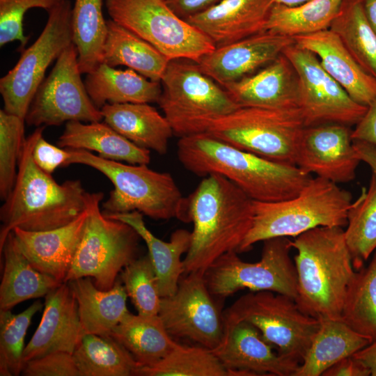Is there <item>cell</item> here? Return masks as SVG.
<instances>
[{
  "label": "cell",
  "instance_id": "cell-45",
  "mask_svg": "<svg viewBox=\"0 0 376 376\" xmlns=\"http://www.w3.org/2000/svg\"><path fill=\"white\" fill-rule=\"evenodd\" d=\"M25 376H81L72 353L54 352L24 363Z\"/></svg>",
  "mask_w": 376,
  "mask_h": 376
},
{
  "label": "cell",
  "instance_id": "cell-10",
  "mask_svg": "<svg viewBox=\"0 0 376 376\" xmlns=\"http://www.w3.org/2000/svg\"><path fill=\"white\" fill-rule=\"evenodd\" d=\"M110 19L152 45L170 60L198 63L215 48L212 42L177 15L166 0H106Z\"/></svg>",
  "mask_w": 376,
  "mask_h": 376
},
{
  "label": "cell",
  "instance_id": "cell-47",
  "mask_svg": "<svg viewBox=\"0 0 376 376\" xmlns=\"http://www.w3.org/2000/svg\"><path fill=\"white\" fill-rule=\"evenodd\" d=\"M352 140L362 141L376 146V97L368 106L367 110L352 130Z\"/></svg>",
  "mask_w": 376,
  "mask_h": 376
},
{
  "label": "cell",
  "instance_id": "cell-6",
  "mask_svg": "<svg viewBox=\"0 0 376 376\" xmlns=\"http://www.w3.org/2000/svg\"><path fill=\"white\" fill-rule=\"evenodd\" d=\"M351 194L326 179L312 178L295 196L279 201H253V224L239 253L258 242L278 237H295L319 226L347 224Z\"/></svg>",
  "mask_w": 376,
  "mask_h": 376
},
{
  "label": "cell",
  "instance_id": "cell-15",
  "mask_svg": "<svg viewBox=\"0 0 376 376\" xmlns=\"http://www.w3.org/2000/svg\"><path fill=\"white\" fill-rule=\"evenodd\" d=\"M78 52L71 43L56 60L37 89L25 117L29 126H59L65 122H98L101 111L89 97L81 77Z\"/></svg>",
  "mask_w": 376,
  "mask_h": 376
},
{
  "label": "cell",
  "instance_id": "cell-17",
  "mask_svg": "<svg viewBox=\"0 0 376 376\" xmlns=\"http://www.w3.org/2000/svg\"><path fill=\"white\" fill-rule=\"evenodd\" d=\"M224 318L222 339L211 350L230 376H295L300 363L274 352L256 327L245 320Z\"/></svg>",
  "mask_w": 376,
  "mask_h": 376
},
{
  "label": "cell",
  "instance_id": "cell-33",
  "mask_svg": "<svg viewBox=\"0 0 376 376\" xmlns=\"http://www.w3.org/2000/svg\"><path fill=\"white\" fill-rule=\"evenodd\" d=\"M109 335L132 354L140 366L160 361L178 343L158 315H134L130 312Z\"/></svg>",
  "mask_w": 376,
  "mask_h": 376
},
{
  "label": "cell",
  "instance_id": "cell-29",
  "mask_svg": "<svg viewBox=\"0 0 376 376\" xmlns=\"http://www.w3.org/2000/svg\"><path fill=\"white\" fill-rule=\"evenodd\" d=\"M93 104L101 109L105 104L157 102L162 85L131 69L120 70L104 63L86 74L84 81Z\"/></svg>",
  "mask_w": 376,
  "mask_h": 376
},
{
  "label": "cell",
  "instance_id": "cell-49",
  "mask_svg": "<svg viewBox=\"0 0 376 376\" xmlns=\"http://www.w3.org/2000/svg\"><path fill=\"white\" fill-rule=\"evenodd\" d=\"M175 13L183 19L196 15L221 0H166Z\"/></svg>",
  "mask_w": 376,
  "mask_h": 376
},
{
  "label": "cell",
  "instance_id": "cell-46",
  "mask_svg": "<svg viewBox=\"0 0 376 376\" xmlns=\"http://www.w3.org/2000/svg\"><path fill=\"white\" fill-rule=\"evenodd\" d=\"M70 155L68 149L50 143L44 139L43 134L37 140L32 152L36 165L49 174H52L60 166H67Z\"/></svg>",
  "mask_w": 376,
  "mask_h": 376
},
{
  "label": "cell",
  "instance_id": "cell-44",
  "mask_svg": "<svg viewBox=\"0 0 376 376\" xmlns=\"http://www.w3.org/2000/svg\"><path fill=\"white\" fill-rule=\"evenodd\" d=\"M65 0H0V46L19 41L20 50L26 45L29 36L24 33L23 20L32 8H42L47 13Z\"/></svg>",
  "mask_w": 376,
  "mask_h": 376
},
{
  "label": "cell",
  "instance_id": "cell-38",
  "mask_svg": "<svg viewBox=\"0 0 376 376\" xmlns=\"http://www.w3.org/2000/svg\"><path fill=\"white\" fill-rule=\"evenodd\" d=\"M340 318L370 343L376 340V250L369 265L354 272Z\"/></svg>",
  "mask_w": 376,
  "mask_h": 376
},
{
  "label": "cell",
  "instance_id": "cell-36",
  "mask_svg": "<svg viewBox=\"0 0 376 376\" xmlns=\"http://www.w3.org/2000/svg\"><path fill=\"white\" fill-rule=\"evenodd\" d=\"M71 24L72 42L78 52L80 70L87 74L102 63L107 33L102 0H75Z\"/></svg>",
  "mask_w": 376,
  "mask_h": 376
},
{
  "label": "cell",
  "instance_id": "cell-34",
  "mask_svg": "<svg viewBox=\"0 0 376 376\" xmlns=\"http://www.w3.org/2000/svg\"><path fill=\"white\" fill-rule=\"evenodd\" d=\"M72 356L81 376H133L140 367L110 335L83 334Z\"/></svg>",
  "mask_w": 376,
  "mask_h": 376
},
{
  "label": "cell",
  "instance_id": "cell-27",
  "mask_svg": "<svg viewBox=\"0 0 376 376\" xmlns=\"http://www.w3.org/2000/svg\"><path fill=\"white\" fill-rule=\"evenodd\" d=\"M68 283L77 301L83 334L109 335L130 313L127 307L128 296L119 281L107 290L98 288L90 277Z\"/></svg>",
  "mask_w": 376,
  "mask_h": 376
},
{
  "label": "cell",
  "instance_id": "cell-16",
  "mask_svg": "<svg viewBox=\"0 0 376 376\" xmlns=\"http://www.w3.org/2000/svg\"><path fill=\"white\" fill-rule=\"evenodd\" d=\"M172 295L161 297L158 315L171 336L213 350L220 343L224 318L207 286L204 273L186 274Z\"/></svg>",
  "mask_w": 376,
  "mask_h": 376
},
{
  "label": "cell",
  "instance_id": "cell-14",
  "mask_svg": "<svg viewBox=\"0 0 376 376\" xmlns=\"http://www.w3.org/2000/svg\"><path fill=\"white\" fill-rule=\"evenodd\" d=\"M283 54L297 79V108L305 127L327 123L357 125L368 107L354 100L321 65L317 56L295 43Z\"/></svg>",
  "mask_w": 376,
  "mask_h": 376
},
{
  "label": "cell",
  "instance_id": "cell-3",
  "mask_svg": "<svg viewBox=\"0 0 376 376\" xmlns=\"http://www.w3.org/2000/svg\"><path fill=\"white\" fill-rule=\"evenodd\" d=\"M45 126L24 140L14 187L0 209V249L15 228L40 231L65 226L87 206L88 193L80 180L58 183L35 163L32 152Z\"/></svg>",
  "mask_w": 376,
  "mask_h": 376
},
{
  "label": "cell",
  "instance_id": "cell-41",
  "mask_svg": "<svg viewBox=\"0 0 376 376\" xmlns=\"http://www.w3.org/2000/svg\"><path fill=\"white\" fill-rule=\"evenodd\" d=\"M42 304L36 301L18 314L0 310V375L17 376L23 368L24 338L34 315Z\"/></svg>",
  "mask_w": 376,
  "mask_h": 376
},
{
  "label": "cell",
  "instance_id": "cell-37",
  "mask_svg": "<svg viewBox=\"0 0 376 376\" xmlns=\"http://www.w3.org/2000/svg\"><path fill=\"white\" fill-rule=\"evenodd\" d=\"M343 0H308L295 6L274 3L266 31L294 38L329 29Z\"/></svg>",
  "mask_w": 376,
  "mask_h": 376
},
{
  "label": "cell",
  "instance_id": "cell-19",
  "mask_svg": "<svg viewBox=\"0 0 376 376\" xmlns=\"http://www.w3.org/2000/svg\"><path fill=\"white\" fill-rule=\"evenodd\" d=\"M294 43L293 38L265 31L215 47L197 64L204 74L224 87L270 63Z\"/></svg>",
  "mask_w": 376,
  "mask_h": 376
},
{
  "label": "cell",
  "instance_id": "cell-13",
  "mask_svg": "<svg viewBox=\"0 0 376 376\" xmlns=\"http://www.w3.org/2000/svg\"><path fill=\"white\" fill-rule=\"evenodd\" d=\"M70 0L49 12L37 40L22 52L15 65L0 79L3 110L25 119L30 104L49 65L72 43Z\"/></svg>",
  "mask_w": 376,
  "mask_h": 376
},
{
  "label": "cell",
  "instance_id": "cell-2",
  "mask_svg": "<svg viewBox=\"0 0 376 376\" xmlns=\"http://www.w3.org/2000/svg\"><path fill=\"white\" fill-rule=\"evenodd\" d=\"M188 223L194 228L183 260L185 274L205 273L224 254L239 249L251 229L253 200L219 174L203 177L186 198Z\"/></svg>",
  "mask_w": 376,
  "mask_h": 376
},
{
  "label": "cell",
  "instance_id": "cell-21",
  "mask_svg": "<svg viewBox=\"0 0 376 376\" xmlns=\"http://www.w3.org/2000/svg\"><path fill=\"white\" fill-rule=\"evenodd\" d=\"M274 4L273 0H221L186 21L217 47L265 31Z\"/></svg>",
  "mask_w": 376,
  "mask_h": 376
},
{
  "label": "cell",
  "instance_id": "cell-23",
  "mask_svg": "<svg viewBox=\"0 0 376 376\" xmlns=\"http://www.w3.org/2000/svg\"><path fill=\"white\" fill-rule=\"evenodd\" d=\"M298 46L313 52L325 71L357 102L368 107L376 97V78L355 61L339 37L330 29L293 38Z\"/></svg>",
  "mask_w": 376,
  "mask_h": 376
},
{
  "label": "cell",
  "instance_id": "cell-4",
  "mask_svg": "<svg viewBox=\"0 0 376 376\" xmlns=\"http://www.w3.org/2000/svg\"><path fill=\"white\" fill-rule=\"evenodd\" d=\"M297 250L295 301L316 318H340L345 292L354 274L352 258L340 226H319L291 240Z\"/></svg>",
  "mask_w": 376,
  "mask_h": 376
},
{
  "label": "cell",
  "instance_id": "cell-53",
  "mask_svg": "<svg viewBox=\"0 0 376 376\" xmlns=\"http://www.w3.org/2000/svg\"><path fill=\"white\" fill-rule=\"evenodd\" d=\"M274 3L286 6H295L306 2L308 0H273Z\"/></svg>",
  "mask_w": 376,
  "mask_h": 376
},
{
  "label": "cell",
  "instance_id": "cell-35",
  "mask_svg": "<svg viewBox=\"0 0 376 376\" xmlns=\"http://www.w3.org/2000/svg\"><path fill=\"white\" fill-rule=\"evenodd\" d=\"M368 74L376 78V33L369 23L362 0H343L329 29Z\"/></svg>",
  "mask_w": 376,
  "mask_h": 376
},
{
  "label": "cell",
  "instance_id": "cell-39",
  "mask_svg": "<svg viewBox=\"0 0 376 376\" xmlns=\"http://www.w3.org/2000/svg\"><path fill=\"white\" fill-rule=\"evenodd\" d=\"M344 235L353 267L359 270L376 250V175L373 173L368 187L362 189L348 209Z\"/></svg>",
  "mask_w": 376,
  "mask_h": 376
},
{
  "label": "cell",
  "instance_id": "cell-28",
  "mask_svg": "<svg viewBox=\"0 0 376 376\" xmlns=\"http://www.w3.org/2000/svg\"><path fill=\"white\" fill-rule=\"evenodd\" d=\"M57 146L95 151L101 157L128 164H148L150 162L149 150L135 145L104 122H67Z\"/></svg>",
  "mask_w": 376,
  "mask_h": 376
},
{
  "label": "cell",
  "instance_id": "cell-11",
  "mask_svg": "<svg viewBox=\"0 0 376 376\" xmlns=\"http://www.w3.org/2000/svg\"><path fill=\"white\" fill-rule=\"evenodd\" d=\"M292 249L289 237H278L263 241L261 258L256 263L242 260L235 251L226 253L204 273L208 290L219 298L248 289L280 293L295 300L297 276Z\"/></svg>",
  "mask_w": 376,
  "mask_h": 376
},
{
  "label": "cell",
  "instance_id": "cell-42",
  "mask_svg": "<svg viewBox=\"0 0 376 376\" xmlns=\"http://www.w3.org/2000/svg\"><path fill=\"white\" fill-rule=\"evenodd\" d=\"M120 278L139 314L158 315L161 297L148 253L127 265L121 271Z\"/></svg>",
  "mask_w": 376,
  "mask_h": 376
},
{
  "label": "cell",
  "instance_id": "cell-1",
  "mask_svg": "<svg viewBox=\"0 0 376 376\" xmlns=\"http://www.w3.org/2000/svg\"><path fill=\"white\" fill-rule=\"evenodd\" d=\"M177 156L191 173L202 177L221 175L255 201L291 198L312 178L297 166L265 159L207 132L179 138Z\"/></svg>",
  "mask_w": 376,
  "mask_h": 376
},
{
  "label": "cell",
  "instance_id": "cell-18",
  "mask_svg": "<svg viewBox=\"0 0 376 376\" xmlns=\"http://www.w3.org/2000/svg\"><path fill=\"white\" fill-rule=\"evenodd\" d=\"M361 161L356 154L350 126L327 123L306 127L298 143L295 165L336 184L356 177Z\"/></svg>",
  "mask_w": 376,
  "mask_h": 376
},
{
  "label": "cell",
  "instance_id": "cell-50",
  "mask_svg": "<svg viewBox=\"0 0 376 376\" xmlns=\"http://www.w3.org/2000/svg\"><path fill=\"white\" fill-rule=\"evenodd\" d=\"M357 156L360 161L367 164L376 175V146L362 141L353 140Z\"/></svg>",
  "mask_w": 376,
  "mask_h": 376
},
{
  "label": "cell",
  "instance_id": "cell-20",
  "mask_svg": "<svg viewBox=\"0 0 376 376\" xmlns=\"http://www.w3.org/2000/svg\"><path fill=\"white\" fill-rule=\"evenodd\" d=\"M45 297L40 322L24 350V363L54 352L72 354L83 335L77 301L68 282Z\"/></svg>",
  "mask_w": 376,
  "mask_h": 376
},
{
  "label": "cell",
  "instance_id": "cell-31",
  "mask_svg": "<svg viewBox=\"0 0 376 376\" xmlns=\"http://www.w3.org/2000/svg\"><path fill=\"white\" fill-rule=\"evenodd\" d=\"M319 329L295 376H320L370 341L340 318H320Z\"/></svg>",
  "mask_w": 376,
  "mask_h": 376
},
{
  "label": "cell",
  "instance_id": "cell-43",
  "mask_svg": "<svg viewBox=\"0 0 376 376\" xmlns=\"http://www.w3.org/2000/svg\"><path fill=\"white\" fill-rule=\"evenodd\" d=\"M25 120L0 110V196L6 200L12 191L25 140Z\"/></svg>",
  "mask_w": 376,
  "mask_h": 376
},
{
  "label": "cell",
  "instance_id": "cell-26",
  "mask_svg": "<svg viewBox=\"0 0 376 376\" xmlns=\"http://www.w3.org/2000/svg\"><path fill=\"white\" fill-rule=\"evenodd\" d=\"M105 215L127 224L145 242L157 275L160 297H165L175 293L180 277L185 273L181 257L189 248L191 232L185 229L176 230L171 235L170 240L164 242L147 228L143 214L139 212Z\"/></svg>",
  "mask_w": 376,
  "mask_h": 376
},
{
  "label": "cell",
  "instance_id": "cell-48",
  "mask_svg": "<svg viewBox=\"0 0 376 376\" xmlns=\"http://www.w3.org/2000/svg\"><path fill=\"white\" fill-rule=\"evenodd\" d=\"M370 370L352 356L345 357L329 368L322 376H368Z\"/></svg>",
  "mask_w": 376,
  "mask_h": 376
},
{
  "label": "cell",
  "instance_id": "cell-22",
  "mask_svg": "<svg viewBox=\"0 0 376 376\" xmlns=\"http://www.w3.org/2000/svg\"><path fill=\"white\" fill-rule=\"evenodd\" d=\"M88 207L70 223L50 230L30 231L15 228L17 244L31 264L42 273L65 282L81 241Z\"/></svg>",
  "mask_w": 376,
  "mask_h": 376
},
{
  "label": "cell",
  "instance_id": "cell-25",
  "mask_svg": "<svg viewBox=\"0 0 376 376\" xmlns=\"http://www.w3.org/2000/svg\"><path fill=\"white\" fill-rule=\"evenodd\" d=\"M104 122L135 145L165 155L174 134L166 117L149 103L105 104Z\"/></svg>",
  "mask_w": 376,
  "mask_h": 376
},
{
  "label": "cell",
  "instance_id": "cell-8",
  "mask_svg": "<svg viewBox=\"0 0 376 376\" xmlns=\"http://www.w3.org/2000/svg\"><path fill=\"white\" fill-rule=\"evenodd\" d=\"M305 125L297 108L240 107L211 122L207 133L265 159L295 165Z\"/></svg>",
  "mask_w": 376,
  "mask_h": 376
},
{
  "label": "cell",
  "instance_id": "cell-24",
  "mask_svg": "<svg viewBox=\"0 0 376 376\" xmlns=\"http://www.w3.org/2000/svg\"><path fill=\"white\" fill-rule=\"evenodd\" d=\"M223 88L240 107L297 108L296 72L283 54L253 74Z\"/></svg>",
  "mask_w": 376,
  "mask_h": 376
},
{
  "label": "cell",
  "instance_id": "cell-51",
  "mask_svg": "<svg viewBox=\"0 0 376 376\" xmlns=\"http://www.w3.org/2000/svg\"><path fill=\"white\" fill-rule=\"evenodd\" d=\"M353 357L370 370V375L376 376V340L357 352Z\"/></svg>",
  "mask_w": 376,
  "mask_h": 376
},
{
  "label": "cell",
  "instance_id": "cell-32",
  "mask_svg": "<svg viewBox=\"0 0 376 376\" xmlns=\"http://www.w3.org/2000/svg\"><path fill=\"white\" fill-rule=\"evenodd\" d=\"M107 25L102 63L112 67L125 65L150 80L160 82L170 59L112 19L107 20Z\"/></svg>",
  "mask_w": 376,
  "mask_h": 376
},
{
  "label": "cell",
  "instance_id": "cell-40",
  "mask_svg": "<svg viewBox=\"0 0 376 376\" xmlns=\"http://www.w3.org/2000/svg\"><path fill=\"white\" fill-rule=\"evenodd\" d=\"M140 376H230L229 370L210 349L177 343L162 359L140 366Z\"/></svg>",
  "mask_w": 376,
  "mask_h": 376
},
{
  "label": "cell",
  "instance_id": "cell-30",
  "mask_svg": "<svg viewBox=\"0 0 376 376\" xmlns=\"http://www.w3.org/2000/svg\"><path fill=\"white\" fill-rule=\"evenodd\" d=\"M3 274L0 310H10L24 301L45 297L62 283L36 269L19 249L13 232L2 248Z\"/></svg>",
  "mask_w": 376,
  "mask_h": 376
},
{
  "label": "cell",
  "instance_id": "cell-7",
  "mask_svg": "<svg viewBox=\"0 0 376 376\" xmlns=\"http://www.w3.org/2000/svg\"><path fill=\"white\" fill-rule=\"evenodd\" d=\"M160 83L157 103L179 138L206 132L212 121L240 108L222 86L189 59L170 60Z\"/></svg>",
  "mask_w": 376,
  "mask_h": 376
},
{
  "label": "cell",
  "instance_id": "cell-9",
  "mask_svg": "<svg viewBox=\"0 0 376 376\" xmlns=\"http://www.w3.org/2000/svg\"><path fill=\"white\" fill-rule=\"evenodd\" d=\"M103 197L102 192L88 193L84 230L65 282L90 277L98 288L107 290L123 268L136 258L141 237L127 224L102 212Z\"/></svg>",
  "mask_w": 376,
  "mask_h": 376
},
{
  "label": "cell",
  "instance_id": "cell-12",
  "mask_svg": "<svg viewBox=\"0 0 376 376\" xmlns=\"http://www.w3.org/2000/svg\"><path fill=\"white\" fill-rule=\"evenodd\" d=\"M224 315L251 323L279 354L299 363L320 327V320L304 313L295 299L271 291H251Z\"/></svg>",
  "mask_w": 376,
  "mask_h": 376
},
{
  "label": "cell",
  "instance_id": "cell-52",
  "mask_svg": "<svg viewBox=\"0 0 376 376\" xmlns=\"http://www.w3.org/2000/svg\"><path fill=\"white\" fill-rule=\"evenodd\" d=\"M366 17L376 33V0H362Z\"/></svg>",
  "mask_w": 376,
  "mask_h": 376
},
{
  "label": "cell",
  "instance_id": "cell-5",
  "mask_svg": "<svg viewBox=\"0 0 376 376\" xmlns=\"http://www.w3.org/2000/svg\"><path fill=\"white\" fill-rule=\"evenodd\" d=\"M68 150V166H88L104 174L113 184V190L102 203L104 213L137 211L154 219L175 218L188 223L186 198L170 173L152 170L148 164L105 159L85 150Z\"/></svg>",
  "mask_w": 376,
  "mask_h": 376
}]
</instances>
